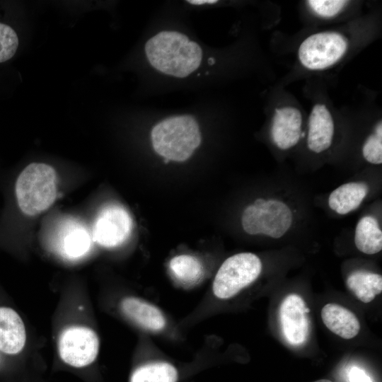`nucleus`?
<instances>
[{
	"instance_id": "obj_3",
	"label": "nucleus",
	"mask_w": 382,
	"mask_h": 382,
	"mask_svg": "<svg viewBox=\"0 0 382 382\" xmlns=\"http://www.w3.org/2000/svg\"><path fill=\"white\" fill-rule=\"evenodd\" d=\"M151 138L158 155L175 161L188 159L202 141L197 120L189 115L163 120L153 127Z\"/></svg>"
},
{
	"instance_id": "obj_14",
	"label": "nucleus",
	"mask_w": 382,
	"mask_h": 382,
	"mask_svg": "<svg viewBox=\"0 0 382 382\" xmlns=\"http://www.w3.org/2000/svg\"><path fill=\"white\" fill-rule=\"evenodd\" d=\"M121 308L130 319L148 330L158 331L166 325V319L161 311L141 299L126 297L122 301Z\"/></svg>"
},
{
	"instance_id": "obj_9",
	"label": "nucleus",
	"mask_w": 382,
	"mask_h": 382,
	"mask_svg": "<svg viewBox=\"0 0 382 382\" xmlns=\"http://www.w3.org/2000/svg\"><path fill=\"white\" fill-rule=\"evenodd\" d=\"M302 114L291 105H284L274 110L270 128L273 143L282 150L294 147L301 135Z\"/></svg>"
},
{
	"instance_id": "obj_19",
	"label": "nucleus",
	"mask_w": 382,
	"mask_h": 382,
	"mask_svg": "<svg viewBox=\"0 0 382 382\" xmlns=\"http://www.w3.org/2000/svg\"><path fill=\"white\" fill-rule=\"evenodd\" d=\"M170 269L173 275L183 283L198 281L202 275V266L196 257L190 255H180L170 261Z\"/></svg>"
},
{
	"instance_id": "obj_7",
	"label": "nucleus",
	"mask_w": 382,
	"mask_h": 382,
	"mask_svg": "<svg viewBox=\"0 0 382 382\" xmlns=\"http://www.w3.org/2000/svg\"><path fill=\"white\" fill-rule=\"evenodd\" d=\"M132 220L121 206L111 204L99 213L93 227V238L100 245L112 248L122 243L129 236Z\"/></svg>"
},
{
	"instance_id": "obj_1",
	"label": "nucleus",
	"mask_w": 382,
	"mask_h": 382,
	"mask_svg": "<svg viewBox=\"0 0 382 382\" xmlns=\"http://www.w3.org/2000/svg\"><path fill=\"white\" fill-rule=\"evenodd\" d=\"M145 54L149 64L166 75L184 78L202 62L201 47L178 31H161L147 40Z\"/></svg>"
},
{
	"instance_id": "obj_13",
	"label": "nucleus",
	"mask_w": 382,
	"mask_h": 382,
	"mask_svg": "<svg viewBox=\"0 0 382 382\" xmlns=\"http://www.w3.org/2000/svg\"><path fill=\"white\" fill-rule=\"evenodd\" d=\"M325 325L343 339H352L360 330V323L356 315L349 309L336 303H328L321 311Z\"/></svg>"
},
{
	"instance_id": "obj_2",
	"label": "nucleus",
	"mask_w": 382,
	"mask_h": 382,
	"mask_svg": "<svg viewBox=\"0 0 382 382\" xmlns=\"http://www.w3.org/2000/svg\"><path fill=\"white\" fill-rule=\"evenodd\" d=\"M54 169L44 163H33L17 175L13 194L18 210L27 216L37 215L54 202L57 189Z\"/></svg>"
},
{
	"instance_id": "obj_24",
	"label": "nucleus",
	"mask_w": 382,
	"mask_h": 382,
	"mask_svg": "<svg viewBox=\"0 0 382 382\" xmlns=\"http://www.w3.org/2000/svg\"><path fill=\"white\" fill-rule=\"evenodd\" d=\"M187 2L194 5H204V4H213L217 2L215 0H192L187 1Z\"/></svg>"
},
{
	"instance_id": "obj_4",
	"label": "nucleus",
	"mask_w": 382,
	"mask_h": 382,
	"mask_svg": "<svg viewBox=\"0 0 382 382\" xmlns=\"http://www.w3.org/2000/svg\"><path fill=\"white\" fill-rule=\"evenodd\" d=\"M262 262L251 253H241L227 258L219 267L213 292L221 299H229L253 283L260 275Z\"/></svg>"
},
{
	"instance_id": "obj_10",
	"label": "nucleus",
	"mask_w": 382,
	"mask_h": 382,
	"mask_svg": "<svg viewBox=\"0 0 382 382\" xmlns=\"http://www.w3.org/2000/svg\"><path fill=\"white\" fill-rule=\"evenodd\" d=\"M25 342V328L18 313L9 306L0 304V353L17 355Z\"/></svg>"
},
{
	"instance_id": "obj_18",
	"label": "nucleus",
	"mask_w": 382,
	"mask_h": 382,
	"mask_svg": "<svg viewBox=\"0 0 382 382\" xmlns=\"http://www.w3.org/2000/svg\"><path fill=\"white\" fill-rule=\"evenodd\" d=\"M178 371L175 366L166 362L148 364L136 369L130 382H176Z\"/></svg>"
},
{
	"instance_id": "obj_6",
	"label": "nucleus",
	"mask_w": 382,
	"mask_h": 382,
	"mask_svg": "<svg viewBox=\"0 0 382 382\" xmlns=\"http://www.w3.org/2000/svg\"><path fill=\"white\" fill-rule=\"evenodd\" d=\"M99 349V339L92 329L74 325L64 329L58 341L59 355L66 365L82 369L92 364Z\"/></svg>"
},
{
	"instance_id": "obj_15",
	"label": "nucleus",
	"mask_w": 382,
	"mask_h": 382,
	"mask_svg": "<svg viewBox=\"0 0 382 382\" xmlns=\"http://www.w3.org/2000/svg\"><path fill=\"white\" fill-rule=\"evenodd\" d=\"M346 284L359 301L368 303L381 293L382 277L366 271H355L349 275Z\"/></svg>"
},
{
	"instance_id": "obj_16",
	"label": "nucleus",
	"mask_w": 382,
	"mask_h": 382,
	"mask_svg": "<svg viewBox=\"0 0 382 382\" xmlns=\"http://www.w3.org/2000/svg\"><path fill=\"white\" fill-rule=\"evenodd\" d=\"M354 243L357 248L368 255L378 253L382 249V231L378 222L371 216H363L357 223Z\"/></svg>"
},
{
	"instance_id": "obj_11",
	"label": "nucleus",
	"mask_w": 382,
	"mask_h": 382,
	"mask_svg": "<svg viewBox=\"0 0 382 382\" xmlns=\"http://www.w3.org/2000/svg\"><path fill=\"white\" fill-rule=\"evenodd\" d=\"M334 132V120L330 110L325 104H315L308 117L307 146L309 150L316 154L327 150L332 144Z\"/></svg>"
},
{
	"instance_id": "obj_22",
	"label": "nucleus",
	"mask_w": 382,
	"mask_h": 382,
	"mask_svg": "<svg viewBox=\"0 0 382 382\" xmlns=\"http://www.w3.org/2000/svg\"><path fill=\"white\" fill-rule=\"evenodd\" d=\"M348 2L342 0H310L306 4L318 16L330 18L340 13Z\"/></svg>"
},
{
	"instance_id": "obj_23",
	"label": "nucleus",
	"mask_w": 382,
	"mask_h": 382,
	"mask_svg": "<svg viewBox=\"0 0 382 382\" xmlns=\"http://www.w3.org/2000/svg\"><path fill=\"white\" fill-rule=\"evenodd\" d=\"M350 382H372L365 371L358 367H352L348 374Z\"/></svg>"
},
{
	"instance_id": "obj_20",
	"label": "nucleus",
	"mask_w": 382,
	"mask_h": 382,
	"mask_svg": "<svg viewBox=\"0 0 382 382\" xmlns=\"http://www.w3.org/2000/svg\"><path fill=\"white\" fill-rule=\"evenodd\" d=\"M362 154L368 162L373 164L382 163V122L375 127L374 133L369 135L362 146Z\"/></svg>"
},
{
	"instance_id": "obj_5",
	"label": "nucleus",
	"mask_w": 382,
	"mask_h": 382,
	"mask_svg": "<svg viewBox=\"0 0 382 382\" xmlns=\"http://www.w3.org/2000/svg\"><path fill=\"white\" fill-rule=\"evenodd\" d=\"M347 39L335 31H324L307 37L299 47L298 58L308 70L326 69L337 64L346 54Z\"/></svg>"
},
{
	"instance_id": "obj_17",
	"label": "nucleus",
	"mask_w": 382,
	"mask_h": 382,
	"mask_svg": "<svg viewBox=\"0 0 382 382\" xmlns=\"http://www.w3.org/2000/svg\"><path fill=\"white\" fill-rule=\"evenodd\" d=\"M369 190L368 185L362 182H352L340 185L330 194L338 202L335 212L346 214L356 209L367 195Z\"/></svg>"
},
{
	"instance_id": "obj_8",
	"label": "nucleus",
	"mask_w": 382,
	"mask_h": 382,
	"mask_svg": "<svg viewBox=\"0 0 382 382\" xmlns=\"http://www.w3.org/2000/svg\"><path fill=\"white\" fill-rule=\"evenodd\" d=\"M310 310L301 296L287 295L279 307V320L286 340L291 345L299 346L307 340L310 331L308 313Z\"/></svg>"
},
{
	"instance_id": "obj_21",
	"label": "nucleus",
	"mask_w": 382,
	"mask_h": 382,
	"mask_svg": "<svg viewBox=\"0 0 382 382\" xmlns=\"http://www.w3.org/2000/svg\"><path fill=\"white\" fill-rule=\"evenodd\" d=\"M18 45L16 32L10 25L0 22V64L11 59L16 53Z\"/></svg>"
},
{
	"instance_id": "obj_25",
	"label": "nucleus",
	"mask_w": 382,
	"mask_h": 382,
	"mask_svg": "<svg viewBox=\"0 0 382 382\" xmlns=\"http://www.w3.org/2000/svg\"><path fill=\"white\" fill-rule=\"evenodd\" d=\"M315 382H332L331 381L328 380V379H320V380H318Z\"/></svg>"
},
{
	"instance_id": "obj_12",
	"label": "nucleus",
	"mask_w": 382,
	"mask_h": 382,
	"mask_svg": "<svg viewBox=\"0 0 382 382\" xmlns=\"http://www.w3.org/2000/svg\"><path fill=\"white\" fill-rule=\"evenodd\" d=\"M91 245L88 231L80 223L69 221L59 231L58 248L59 253L69 259H76L88 253Z\"/></svg>"
}]
</instances>
